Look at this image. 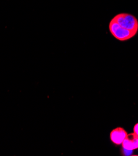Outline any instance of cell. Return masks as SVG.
I'll return each instance as SVG.
<instances>
[{"label": "cell", "instance_id": "obj_1", "mask_svg": "<svg viewBox=\"0 0 138 156\" xmlns=\"http://www.w3.org/2000/svg\"><path fill=\"white\" fill-rule=\"evenodd\" d=\"M122 27L128 29L135 34L138 31V21L133 15L128 13H121L113 18Z\"/></svg>", "mask_w": 138, "mask_h": 156}, {"label": "cell", "instance_id": "obj_2", "mask_svg": "<svg viewBox=\"0 0 138 156\" xmlns=\"http://www.w3.org/2000/svg\"><path fill=\"white\" fill-rule=\"evenodd\" d=\"M109 29L113 37L120 41H128L136 35L131 31L120 26L113 19L109 24Z\"/></svg>", "mask_w": 138, "mask_h": 156}, {"label": "cell", "instance_id": "obj_3", "mask_svg": "<svg viewBox=\"0 0 138 156\" xmlns=\"http://www.w3.org/2000/svg\"><path fill=\"white\" fill-rule=\"evenodd\" d=\"M123 149L131 151L138 148V136L134 133L128 134L123 142L121 144Z\"/></svg>", "mask_w": 138, "mask_h": 156}, {"label": "cell", "instance_id": "obj_4", "mask_svg": "<svg viewBox=\"0 0 138 156\" xmlns=\"http://www.w3.org/2000/svg\"><path fill=\"white\" fill-rule=\"evenodd\" d=\"M128 135V133L125 129L118 127L110 133V139L111 142L116 145H121Z\"/></svg>", "mask_w": 138, "mask_h": 156}, {"label": "cell", "instance_id": "obj_5", "mask_svg": "<svg viewBox=\"0 0 138 156\" xmlns=\"http://www.w3.org/2000/svg\"><path fill=\"white\" fill-rule=\"evenodd\" d=\"M133 130H134V133L138 136V122L136 123L134 126V128H133Z\"/></svg>", "mask_w": 138, "mask_h": 156}, {"label": "cell", "instance_id": "obj_6", "mask_svg": "<svg viewBox=\"0 0 138 156\" xmlns=\"http://www.w3.org/2000/svg\"><path fill=\"white\" fill-rule=\"evenodd\" d=\"M137 149H138V148H137Z\"/></svg>", "mask_w": 138, "mask_h": 156}]
</instances>
